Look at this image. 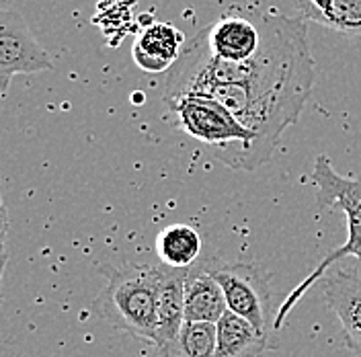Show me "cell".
I'll list each match as a JSON object with an SVG mask.
<instances>
[{
  "label": "cell",
  "mask_w": 361,
  "mask_h": 357,
  "mask_svg": "<svg viewBox=\"0 0 361 357\" xmlns=\"http://www.w3.org/2000/svg\"><path fill=\"white\" fill-rule=\"evenodd\" d=\"M314 80L306 21L273 15L263 49L247 62H220L189 40L164 80V103L185 95L222 103L255 134L267 162L281 134L298 121Z\"/></svg>",
  "instance_id": "1"
},
{
  "label": "cell",
  "mask_w": 361,
  "mask_h": 357,
  "mask_svg": "<svg viewBox=\"0 0 361 357\" xmlns=\"http://www.w3.org/2000/svg\"><path fill=\"white\" fill-rule=\"evenodd\" d=\"M164 105L175 117L180 132L203 144L228 169L255 171L265 164L255 134L248 132L222 103L202 95H185Z\"/></svg>",
  "instance_id": "2"
},
{
  "label": "cell",
  "mask_w": 361,
  "mask_h": 357,
  "mask_svg": "<svg viewBox=\"0 0 361 357\" xmlns=\"http://www.w3.org/2000/svg\"><path fill=\"white\" fill-rule=\"evenodd\" d=\"M107 286L97 296V313L128 335L154 345L158 322L160 267L128 263L121 267L103 265Z\"/></svg>",
  "instance_id": "3"
},
{
  "label": "cell",
  "mask_w": 361,
  "mask_h": 357,
  "mask_svg": "<svg viewBox=\"0 0 361 357\" xmlns=\"http://www.w3.org/2000/svg\"><path fill=\"white\" fill-rule=\"evenodd\" d=\"M312 181L316 185V201L324 210H338L347 218V243L338 246L337 250H331L314 269L312 273L302 279L292 294L283 300L279 306L277 316H275V331L283 325L286 316L290 314L293 306L302 300V296L320 282V277L337 265L343 259H357V265L361 267V178H347L341 177L333 162L326 157H318L312 171Z\"/></svg>",
  "instance_id": "4"
},
{
  "label": "cell",
  "mask_w": 361,
  "mask_h": 357,
  "mask_svg": "<svg viewBox=\"0 0 361 357\" xmlns=\"http://www.w3.org/2000/svg\"><path fill=\"white\" fill-rule=\"evenodd\" d=\"M273 15L275 13H265L257 6L234 4L216 21L203 27L191 42L220 62H247L263 49L269 37Z\"/></svg>",
  "instance_id": "5"
},
{
  "label": "cell",
  "mask_w": 361,
  "mask_h": 357,
  "mask_svg": "<svg viewBox=\"0 0 361 357\" xmlns=\"http://www.w3.org/2000/svg\"><path fill=\"white\" fill-rule=\"evenodd\" d=\"M207 271L222 286L228 310L248 320L261 333L275 337L271 275L255 263L205 261Z\"/></svg>",
  "instance_id": "6"
},
{
  "label": "cell",
  "mask_w": 361,
  "mask_h": 357,
  "mask_svg": "<svg viewBox=\"0 0 361 357\" xmlns=\"http://www.w3.org/2000/svg\"><path fill=\"white\" fill-rule=\"evenodd\" d=\"M49 54L29 31L19 11L0 8V78L51 70Z\"/></svg>",
  "instance_id": "7"
},
{
  "label": "cell",
  "mask_w": 361,
  "mask_h": 357,
  "mask_svg": "<svg viewBox=\"0 0 361 357\" xmlns=\"http://www.w3.org/2000/svg\"><path fill=\"white\" fill-rule=\"evenodd\" d=\"M326 306L337 314L345 333V343L361 356V267H333L322 277Z\"/></svg>",
  "instance_id": "8"
},
{
  "label": "cell",
  "mask_w": 361,
  "mask_h": 357,
  "mask_svg": "<svg viewBox=\"0 0 361 357\" xmlns=\"http://www.w3.org/2000/svg\"><path fill=\"white\" fill-rule=\"evenodd\" d=\"M189 269L160 267L157 347L158 357H173L185 325V279Z\"/></svg>",
  "instance_id": "9"
},
{
  "label": "cell",
  "mask_w": 361,
  "mask_h": 357,
  "mask_svg": "<svg viewBox=\"0 0 361 357\" xmlns=\"http://www.w3.org/2000/svg\"><path fill=\"white\" fill-rule=\"evenodd\" d=\"M228 313L222 286L205 267V261L189 269L185 279V322L218 325Z\"/></svg>",
  "instance_id": "10"
},
{
  "label": "cell",
  "mask_w": 361,
  "mask_h": 357,
  "mask_svg": "<svg viewBox=\"0 0 361 357\" xmlns=\"http://www.w3.org/2000/svg\"><path fill=\"white\" fill-rule=\"evenodd\" d=\"M185 35L171 23H152L134 42V62L144 72H166L179 60Z\"/></svg>",
  "instance_id": "11"
},
{
  "label": "cell",
  "mask_w": 361,
  "mask_h": 357,
  "mask_svg": "<svg viewBox=\"0 0 361 357\" xmlns=\"http://www.w3.org/2000/svg\"><path fill=\"white\" fill-rule=\"evenodd\" d=\"M218 327V357H263L267 349L277 347L273 337L261 333L238 314L228 313Z\"/></svg>",
  "instance_id": "12"
},
{
  "label": "cell",
  "mask_w": 361,
  "mask_h": 357,
  "mask_svg": "<svg viewBox=\"0 0 361 357\" xmlns=\"http://www.w3.org/2000/svg\"><path fill=\"white\" fill-rule=\"evenodd\" d=\"M300 19L361 37V0H293Z\"/></svg>",
  "instance_id": "13"
},
{
  "label": "cell",
  "mask_w": 361,
  "mask_h": 357,
  "mask_svg": "<svg viewBox=\"0 0 361 357\" xmlns=\"http://www.w3.org/2000/svg\"><path fill=\"white\" fill-rule=\"evenodd\" d=\"M202 234L187 226H166L157 238V255L164 267L191 269L202 261Z\"/></svg>",
  "instance_id": "14"
},
{
  "label": "cell",
  "mask_w": 361,
  "mask_h": 357,
  "mask_svg": "<svg viewBox=\"0 0 361 357\" xmlns=\"http://www.w3.org/2000/svg\"><path fill=\"white\" fill-rule=\"evenodd\" d=\"M173 357H218V327L212 322H185Z\"/></svg>",
  "instance_id": "15"
},
{
  "label": "cell",
  "mask_w": 361,
  "mask_h": 357,
  "mask_svg": "<svg viewBox=\"0 0 361 357\" xmlns=\"http://www.w3.org/2000/svg\"><path fill=\"white\" fill-rule=\"evenodd\" d=\"M6 238H8V214H6V207L2 201V191H0V304H2V275H4L6 261H8Z\"/></svg>",
  "instance_id": "16"
},
{
  "label": "cell",
  "mask_w": 361,
  "mask_h": 357,
  "mask_svg": "<svg viewBox=\"0 0 361 357\" xmlns=\"http://www.w3.org/2000/svg\"><path fill=\"white\" fill-rule=\"evenodd\" d=\"M8 85H11V78H0V99L4 97V92L8 89Z\"/></svg>",
  "instance_id": "17"
},
{
  "label": "cell",
  "mask_w": 361,
  "mask_h": 357,
  "mask_svg": "<svg viewBox=\"0 0 361 357\" xmlns=\"http://www.w3.org/2000/svg\"><path fill=\"white\" fill-rule=\"evenodd\" d=\"M13 0H0V8H6Z\"/></svg>",
  "instance_id": "18"
}]
</instances>
